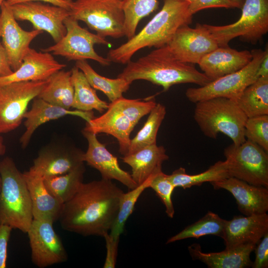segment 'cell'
<instances>
[{
    "instance_id": "obj_1",
    "label": "cell",
    "mask_w": 268,
    "mask_h": 268,
    "mask_svg": "<svg viewBox=\"0 0 268 268\" xmlns=\"http://www.w3.org/2000/svg\"><path fill=\"white\" fill-rule=\"evenodd\" d=\"M123 193L112 180L83 182L74 195L63 204L59 219L61 227L84 236H103L115 221Z\"/></svg>"
},
{
    "instance_id": "obj_2",
    "label": "cell",
    "mask_w": 268,
    "mask_h": 268,
    "mask_svg": "<svg viewBox=\"0 0 268 268\" xmlns=\"http://www.w3.org/2000/svg\"><path fill=\"white\" fill-rule=\"evenodd\" d=\"M118 77L131 83L145 80L161 86L164 91L176 84L194 83L202 86L211 81L193 64L178 60L167 45L135 61H130Z\"/></svg>"
},
{
    "instance_id": "obj_3",
    "label": "cell",
    "mask_w": 268,
    "mask_h": 268,
    "mask_svg": "<svg viewBox=\"0 0 268 268\" xmlns=\"http://www.w3.org/2000/svg\"><path fill=\"white\" fill-rule=\"evenodd\" d=\"M190 4L183 0H164L162 8L147 24L126 43L110 50L107 58L111 62L127 64L141 49L167 45L180 27L192 23Z\"/></svg>"
},
{
    "instance_id": "obj_4",
    "label": "cell",
    "mask_w": 268,
    "mask_h": 268,
    "mask_svg": "<svg viewBox=\"0 0 268 268\" xmlns=\"http://www.w3.org/2000/svg\"><path fill=\"white\" fill-rule=\"evenodd\" d=\"M0 224L27 233L33 220L31 199L27 184L13 160L0 162Z\"/></svg>"
},
{
    "instance_id": "obj_5",
    "label": "cell",
    "mask_w": 268,
    "mask_h": 268,
    "mask_svg": "<svg viewBox=\"0 0 268 268\" xmlns=\"http://www.w3.org/2000/svg\"><path fill=\"white\" fill-rule=\"evenodd\" d=\"M195 104L194 119L206 136L215 139L219 133H222L236 146L246 140L244 130L248 118L236 100L216 97Z\"/></svg>"
},
{
    "instance_id": "obj_6",
    "label": "cell",
    "mask_w": 268,
    "mask_h": 268,
    "mask_svg": "<svg viewBox=\"0 0 268 268\" xmlns=\"http://www.w3.org/2000/svg\"><path fill=\"white\" fill-rule=\"evenodd\" d=\"M242 13L234 23L222 26L204 24L219 46H227L232 39L240 37L256 44L268 31V0H245Z\"/></svg>"
},
{
    "instance_id": "obj_7",
    "label": "cell",
    "mask_w": 268,
    "mask_h": 268,
    "mask_svg": "<svg viewBox=\"0 0 268 268\" xmlns=\"http://www.w3.org/2000/svg\"><path fill=\"white\" fill-rule=\"evenodd\" d=\"M70 15L84 22L102 37L125 36L122 0H76L73 1Z\"/></svg>"
},
{
    "instance_id": "obj_8",
    "label": "cell",
    "mask_w": 268,
    "mask_h": 268,
    "mask_svg": "<svg viewBox=\"0 0 268 268\" xmlns=\"http://www.w3.org/2000/svg\"><path fill=\"white\" fill-rule=\"evenodd\" d=\"M268 51L254 49L251 52V61L242 69L212 80L199 87L188 88L185 93L191 102L216 97L237 100L245 89L257 79V72L264 57Z\"/></svg>"
},
{
    "instance_id": "obj_9",
    "label": "cell",
    "mask_w": 268,
    "mask_h": 268,
    "mask_svg": "<svg viewBox=\"0 0 268 268\" xmlns=\"http://www.w3.org/2000/svg\"><path fill=\"white\" fill-rule=\"evenodd\" d=\"M230 177L268 188V152L251 141L233 143L224 150Z\"/></svg>"
},
{
    "instance_id": "obj_10",
    "label": "cell",
    "mask_w": 268,
    "mask_h": 268,
    "mask_svg": "<svg viewBox=\"0 0 268 268\" xmlns=\"http://www.w3.org/2000/svg\"><path fill=\"white\" fill-rule=\"evenodd\" d=\"M64 24L66 28L65 35L54 45L43 49V52L62 56L68 61L89 59L102 66L110 65L109 60L98 55L94 48L95 44L111 45L105 38L81 27L78 21L70 15L65 20Z\"/></svg>"
},
{
    "instance_id": "obj_11",
    "label": "cell",
    "mask_w": 268,
    "mask_h": 268,
    "mask_svg": "<svg viewBox=\"0 0 268 268\" xmlns=\"http://www.w3.org/2000/svg\"><path fill=\"white\" fill-rule=\"evenodd\" d=\"M46 82L47 80L0 84V134L19 127L29 103L38 96Z\"/></svg>"
},
{
    "instance_id": "obj_12",
    "label": "cell",
    "mask_w": 268,
    "mask_h": 268,
    "mask_svg": "<svg viewBox=\"0 0 268 268\" xmlns=\"http://www.w3.org/2000/svg\"><path fill=\"white\" fill-rule=\"evenodd\" d=\"M17 21H28L34 29L46 31L55 43L66 33L65 20L70 16V10L40 1H28L9 6Z\"/></svg>"
},
{
    "instance_id": "obj_13",
    "label": "cell",
    "mask_w": 268,
    "mask_h": 268,
    "mask_svg": "<svg viewBox=\"0 0 268 268\" xmlns=\"http://www.w3.org/2000/svg\"><path fill=\"white\" fill-rule=\"evenodd\" d=\"M53 223L33 219L27 232L32 262L40 268L62 263L67 259L66 249L53 228Z\"/></svg>"
},
{
    "instance_id": "obj_14",
    "label": "cell",
    "mask_w": 268,
    "mask_h": 268,
    "mask_svg": "<svg viewBox=\"0 0 268 268\" xmlns=\"http://www.w3.org/2000/svg\"><path fill=\"white\" fill-rule=\"evenodd\" d=\"M178 60L198 64L207 54L219 45L205 26L197 23L195 28L186 25L180 27L167 45Z\"/></svg>"
},
{
    "instance_id": "obj_15",
    "label": "cell",
    "mask_w": 268,
    "mask_h": 268,
    "mask_svg": "<svg viewBox=\"0 0 268 268\" xmlns=\"http://www.w3.org/2000/svg\"><path fill=\"white\" fill-rule=\"evenodd\" d=\"M0 12V39L13 71L19 68L29 50L31 42L43 31L33 29L26 31L17 22L10 7L4 1Z\"/></svg>"
},
{
    "instance_id": "obj_16",
    "label": "cell",
    "mask_w": 268,
    "mask_h": 268,
    "mask_svg": "<svg viewBox=\"0 0 268 268\" xmlns=\"http://www.w3.org/2000/svg\"><path fill=\"white\" fill-rule=\"evenodd\" d=\"M82 133L88 141L87 150L82 155L83 162L97 170L102 179L116 180L130 190L137 186L131 175L120 167L117 158L98 140L96 134L84 130Z\"/></svg>"
},
{
    "instance_id": "obj_17",
    "label": "cell",
    "mask_w": 268,
    "mask_h": 268,
    "mask_svg": "<svg viewBox=\"0 0 268 268\" xmlns=\"http://www.w3.org/2000/svg\"><path fill=\"white\" fill-rule=\"evenodd\" d=\"M214 189L229 192L239 210L245 215L261 214L268 211V188L256 186L234 177L210 183Z\"/></svg>"
},
{
    "instance_id": "obj_18",
    "label": "cell",
    "mask_w": 268,
    "mask_h": 268,
    "mask_svg": "<svg viewBox=\"0 0 268 268\" xmlns=\"http://www.w3.org/2000/svg\"><path fill=\"white\" fill-rule=\"evenodd\" d=\"M268 232L267 213L251 215L235 216L226 220L222 239L225 249L246 244H257Z\"/></svg>"
},
{
    "instance_id": "obj_19",
    "label": "cell",
    "mask_w": 268,
    "mask_h": 268,
    "mask_svg": "<svg viewBox=\"0 0 268 268\" xmlns=\"http://www.w3.org/2000/svg\"><path fill=\"white\" fill-rule=\"evenodd\" d=\"M66 65L57 61L50 53L30 48L20 66L10 75L0 77V84L14 82L46 80Z\"/></svg>"
},
{
    "instance_id": "obj_20",
    "label": "cell",
    "mask_w": 268,
    "mask_h": 268,
    "mask_svg": "<svg viewBox=\"0 0 268 268\" xmlns=\"http://www.w3.org/2000/svg\"><path fill=\"white\" fill-rule=\"evenodd\" d=\"M252 59L251 52L238 51L227 45L218 46L208 53L198 65L202 72L212 81L242 69Z\"/></svg>"
},
{
    "instance_id": "obj_21",
    "label": "cell",
    "mask_w": 268,
    "mask_h": 268,
    "mask_svg": "<svg viewBox=\"0 0 268 268\" xmlns=\"http://www.w3.org/2000/svg\"><path fill=\"white\" fill-rule=\"evenodd\" d=\"M83 153L75 148H46L34 159L29 170L43 177L65 174L84 163Z\"/></svg>"
},
{
    "instance_id": "obj_22",
    "label": "cell",
    "mask_w": 268,
    "mask_h": 268,
    "mask_svg": "<svg viewBox=\"0 0 268 268\" xmlns=\"http://www.w3.org/2000/svg\"><path fill=\"white\" fill-rule=\"evenodd\" d=\"M67 115L79 117L86 122L95 117L92 111L69 110L52 104L38 97L34 98L31 109L27 111L24 115V118L26 119L24 122L26 131L20 139L22 146L25 147L27 145L33 134L40 126Z\"/></svg>"
},
{
    "instance_id": "obj_23",
    "label": "cell",
    "mask_w": 268,
    "mask_h": 268,
    "mask_svg": "<svg viewBox=\"0 0 268 268\" xmlns=\"http://www.w3.org/2000/svg\"><path fill=\"white\" fill-rule=\"evenodd\" d=\"M23 175L30 194L33 219L53 223L59 220L64 204L49 192L43 177L30 170Z\"/></svg>"
},
{
    "instance_id": "obj_24",
    "label": "cell",
    "mask_w": 268,
    "mask_h": 268,
    "mask_svg": "<svg viewBox=\"0 0 268 268\" xmlns=\"http://www.w3.org/2000/svg\"><path fill=\"white\" fill-rule=\"evenodd\" d=\"M134 128L126 116L109 104L106 112L86 122L83 130L96 134L105 133L112 135L118 141L120 152L125 156L128 153L131 140L130 135Z\"/></svg>"
},
{
    "instance_id": "obj_25",
    "label": "cell",
    "mask_w": 268,
    "mask_h": 268,
    "mask_svg": "<svg viewBox=\"0 0 268 268\" xmlns=\"http://www.w3.org/2000/svg\"><path fill=\"white\" fill-rule=\"evenodd\" d=\"M122 159L132 168L131 176L138 186L162 171V165L169 156L165 148L156 143L125 155Z\"/></svg>"
},
{
    "instance_id": "obj_26",
    "label": "cell",
    "mask_w": 268,
    "mask_h": 268,
    "mask_svg": "<svg viewBox=\"0 0 268 268\" xmlns=\"http://www.w3.org/2000/svg\"><path fill=\"white\" fill-rule=\"evenodd\" d=\"M256 245L246 244L225 249L219 252L204 253L200 245L193 244L188 250L194 260H199L209 268H244L251 267V253Z\"/></svg>"
},
{
    "instance_id": "obj_27",
    "label": "cell",
    "mask_w": 268,
    "mask_h": 268,
    "mask_svg": "<svg viewBox=\"0 0 268 268\" xmlns=\"http://www.w3.org/2000/svg\"><path fill=\"white\" fill-rule=\"evenodd\" d=\"M37 97L67 109L71 108L74 98L71 71L61 69L52 75Z\"/></svg>"
},
{
    "instance_id": "obj_28",
    "label": "cell",
    "mask_w": 268,
    "mask_h": 268,
    "mask_svg": "<svg viewBox=\"0 0 268 268\" xmlns=\"http://www.w3.org/2000/svg\"><path fill=\"white\" fill-rule=\"evenodd\" d=\"M236 102L247 118L268 115V77H259L247 86Z\"/></svg>"
},
{
    "instance_id": "obj_29",
    "label": "cell",
    "mask_w": 268,
    "mask_h": 268,
    "mask_svg": "<svg viewBox=\"0 0 268 268\" xmlns=\"http://www.w3.org/2000/svg\"><path fill=\"white\" fill-rule=\"evenodd\" d=\"M71 71L74 87L72 108L82 111L95 110L100 113L107 110L109 104L98 97L96 90L89 84L83 73L75 66Z\"/></svg>"
},
{
    "instance_id": "obj_30",
    "label": "cell",
    "mask_w": 268,
    "mask_h": 268,
    "mask_svg": "<svg viewBox=\"0 0 268 268\" xmlns=\"http://www.w3.org/2000/svg\"><path fill=\"white\" fill-rule=\"evenodd\" d=\"M75 66L83 73L91 86L102 91L111 102L122 97L132 83L122 77L110 78L100 75L86 60L76 61Z\"/></svg>"
},
{
    "instance_id": "obj_31",
    "label": "cell",
    "mask_w": 268,
    "mask_h": 268,
    "mask_svg": "<svg viewBox=\"0 0 268 268\" xmlns=\"http://www.w3.org/2000/svg\"><path fill=\"white\" fill-rule=\"evenodd\" d=\"M168 177L175 188L186 189L194 186H200L204 183H210L230 177L225 160L218 161L206 171L195 175L186 173L185 169L180 167L168 175Z\"/></svg>"
},
{
    "instance_id": "obj_32",
    "label": "cell",
    "mask_w": 268,
    "mask_h": 268,
    "mask_svg": "<svg viewBox=\"0 0 268 268\" xmlns=\"http://www.w3.org/2000/svg\"><path fill=\"white\" fill-rule=\"evenodd\" d=\"M85 169L84 163L66 174L43 177L49 192L63 204L76 193L83 183Z\"/></svg>"
},
{
    "instance_id": "obj_33",
    "label": "cell",
    "mask_w": 268,
    "mask_h": 268,
    "mask_svg": "<svg viewBox=\"0 0 268 268\" xmlns=\"http://www.w3.org/2000/svg\"><path fill=\"white\" fill-rule=\"evenodd\" d=\"M226 221L217 214L208 211L198 221L169 238L166 243L188 238H199L205 235H215L222 238Z\"/></svg>"
},
{
    "instance_id": "obj_34",
    "label": "cell",
    "mask_w": 268,
    "mask_h": 268,
    "mask_svg": "<svg viewBox=\"0 0 268 268\" xmlns=\"http://www.w3.org/2000/svg\"><path fill=\"white\" fill-rule=\"evenodd\" d=\"M166 114L165 107L160 103H157L149 113L142 128L131 140L128 154L156 143L157 134Z\"/></svg>"
},
{
    "instance_id": "obj_35",
    "label": "cell",
    "mask_w": 268,
    "mask_h": 268,
    "mask_svg": "<svg viewBox=\"0 0 268 268\" xmlns=\"http://www.w3.org/2000/svg\"><path fill=\"white\" fill-rule=\"evenodd\" d=\"M158 0H122L125 16V36L128 40L135 34L140 21L158 7Z\"/></svg>"
},
{
    "instance_id": "obj_36",
    "label": "cell",
    "mask_w": 268,
    "mask_h": 268,
    "mask_svg": "<svg viewBox=\"0 0 268 268\" xmlns=\"http://www.w3.org/2000/svg\"><path fill=\"white\" fill-rule=\"evenodd\" d=\"M151 179L147 180L128 192L126 193L124 192L122 194L120 199L117 217L109 233L112 236L120 238L121 234L123 232L127 219L134 210L138 199L143 192L149 188Z\"/></svg>"
},
{
    "instance_id": "obj_37",
    "label": "cell",
    "mask_w": 268,
    "mask_h": 268,
    "mask_svg": "<svg viewBox=\"0 0 268 268\" xmlns=\"http://www.w3.org/2000/svg\"><path fill=\"white\" fill-rule=\"evenodd\" d=\"M156 104L154 100L143 101L137 99H127L122 96L110 102L109 105L126 116L135 127L140 119L148 114Z\"/></svg>"
},
{
    "instance_id": "obj_38",
    "label": "cell",
    "mask_w": 268,
    "mask_h": 268,
    "mask_svg": "<svg viewBox=\"0 0 268 268\" xmlns=\"http://www.w3.org/2000/svg\"><path fill=\"white\" fill-rule=\"evenodd\" d=\"M244 135L246 140L256 143L268 152V115L248 118Z\"/></svg>"
},
{
    "instance_id": "obj_39",
    "label": "cell",
    "mask_w": 268,
    "mask_h": 268,
    "mask_svg": "<svg viewBox=\"0 0 268 268\" xmlns=\"http://www.w3.org/2000/svg\"><path fill=\"white\" fill-rule=\"evenodd\" d=\"M149 188L152 189L165 207V212L171 218L174 217L175 209L172 195L175 188L169 179L168 175L162 171L154 175L151 180Z\"/></svg>"
},
{
    "instance_id": "obj_40",
    "label": "cell",
    "mask_w": 268,
    "mask_h": 268,
    "mask_svg": "<svg viewBox=\"0 0 268 268\" xmlns=\"http://www.w3.org/2000/svg\"><path fill=\"white\" fill-rule=\"evenodd\" d=\"M212 7L232 8L239 6L232 0H195L189 4V11L193 15L201 10Z\"/></svg>"
},
{
    "instance_id": "obj_41",
    "label": "cell",
    "mask_w": 268,
    "mask_h": 268,
    "mask_svg": "<svg viewBox=\"0 0 268 268\" xmlns=\"http://www.w3.org/2000/svg\"><path fill=\"white\" fill-rule=\"evenodd\" d=\"M103 237L105 240L106 248V256L103 268H114L117 262L120 238L114 237L109 232L105 233Z\"/></svg>"
},
{
    "instance_id": "obj_42",
    "label": "cell",
    "mask_w": 268,
    "mask_h": 268,
    "mask_svg": "<svg viewBox=\"0 0 268 268\" xmlns=\"http://www.w3.org/2000/svg\"><path fill=\"white\" fill-rule=\"evenodd\" d=\"M254 250L255 260L251 267L253 268H268V232L257 244Z\"/></svg>"
},
{
    "instance_id": "obj_43",
    "label": "cell",
    "mask_w": 268,
    "mask_h": 268,
    "mask_svg": "<svg viewBox=\"0 0 268 268\" xmlns=\"http://www.w3.org/2000/svg\"><path fill=\"white\" fill-rule=\"evenodd\" d=\"M12 229L9 226L0 224V268L6 267L7 245Z\"/></svg>"
},
{
    "instance_id": "obj_44",
    "label": "cell",
    "mask_w": 268,
    "mask_h": 268,
    "mask_svg": "<svg viewBox=\"0 0 268 268\" xmlns=\"http://www.w3.org/2000/svg\"><path fill=\"white\" fill-rule=\"evenodd\" d=\"M28 1H44L51 4L65 8L68 10L70 9L73 2L72 0H5V3L8 6L14 4L28 2Z\"/></svg>"
},
{
    "instance_id": "obj_45",
    "label": "cell",
    "mask_w": 268,
    "mask_h": 268,
    "mask_svg": "<svg viewBox=\"0 0 268 268\" xmlns=\"http://www.w3.org/2000/svg\"><path fill=\"white\" fill-rule=\"evenodd\" d=\"M0 77L11 74L13 70L10 67L5 50L0 41Z\"/></svg>"
},
{
    "instance_id": "obj_46",
    "label": "cell",
    "mask_w": 268,
    "mask_h": 268,
    "mask_svg": "<svg viewBox=\"0 0 268 268\" xmlns=\"http://www.w3.org/2000/svg\"><path fill=\"white\" fill-rule=\"evenodd\" d=\"M257 78L268 77V51L266 52L257 72Z\"/></svg>"
},
{
    "instance_id": "obj_47",
    "label": "cell",
    "mask_w": 268,
    "mask_h": 268,
    "mask_svg": "<svg viewBox=\"0 0 268 268\" xmlns=\"http://www.w3.org/2000/svg\"><path fill=\"white\" fill-rule=\"evenodd\" d=\"M5 152V147L3 143L2 137L0 136V155H3ZM1 188V178L0 176V190Z\"/></svg>"
},
{
    "instance_id": "obj_48",
    "label": "cell",
    "mask_w": 268,
    "mask_h": 268,
    "mask_svg": "<svg viewBox=\"0 0 268 268\" xmlns=\"http://www.w3.org/2000/svg\"><path fill=\"white\" fill-rule=\"evenodd\" d=\"M235 3H236L239 6L240 8H241L245 0H232Z\"/></svg>"
},
{
    "instance_id": "obj_49",
    "label": "cell",
    "mask_w": 268,
    "mask_h": 268,
    "mask_svg": "<svg viewBox=\"0 0 268 268\" xmlns=\"http://www.w3.org/2000/svg\"><path fill=\"white\" fill-rule=\"evenodd\" d=\"M183 0V1H187L190 3L193 2L194 1H195V0Z\"/></svg>"
},
{
    "instance_id": "obj_50",
    "label": "cell",
    "mask_w": 268,
    "mask_h": 268,
    "mask_svg": "<svg viewBox=\"0 0 268 268\" xmlns=\"http://www.w3.org/2000/svg\"><path fill=\"white\" fill-rule=\"evenodd\" d=\"M5 0H0V7L2 4V3Z\"/></svg>"
}]
</instances>
